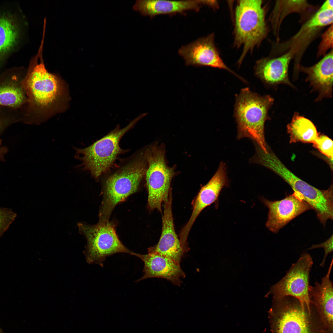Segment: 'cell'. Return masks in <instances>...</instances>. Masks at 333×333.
I'll use <instances>...</instances> for the list:
<instances>
[{
	"mask_svg": "<svg viewBox=\"0 0 333 333\" xmlns=\"http://www.w3.org/2000/svg\"><path fill=\"white\" fill-rule=\"evenodd\" d=\"M313 264L310 255L305 253L292 264L286 275L272 286L266 296L271 295L273 299L291 296L298 299L311 311L309 295L310 274Z\"/></svg>",
	"mask_w": 333,
	"mask_h": 333,
	"instance_id": "obj_9",
	"label": "cell"
},
{
	"mask_svg": "<svg viewBox=\"0 0 333 333\" xmlns=\"http://www.w3.org/2000/svg\"><path fill=\"white\" fill-rule=\"evenodd\" d=\"M148 163L145 175L148 191V206L151 210L162 212V205L168 197L171 179L174 174L173 168L166 164L165 151L161 146L154 145L144 153Z\"/></svg>",
	"mask_w": 333,
	"mask_h": 333,
	"instance_id": "obj_8",
	"label": "cell"
},
{
	"mask_svg": "<svg viewBox=\"0 0 333 333\" xmlns=\"http://www.w3.org/2000/svg\"><path fill=\"white\" fill-rule=\"evenodd\" d=\"M333 235H332L331 236L324 242L319 244L313 245L308 249V250H310L320 248L324 249V254L322 262L320 265L321 266H324L327 256L333 251Z\"/></svg>",
	"mask_w": 333,
	"mask_h": 333,
	"instance_id": "obj_26",
	"label": "cell"
},
{
	"mask_svg": "<svg viewBox=\"0 0 333 333\" xmlns=\"http://www.w3.org/2000/svg\"><path fill=\"white\" fill-rule=\"evenodd\" d=\"M228 183L226 164L221 162L214 175L202 187L195 200L190 218L180 233L179 240L182 245L187 244L189 232L199 214L204 208L217 200L222 189L228 185Z\"/></svg>",
	"mask_w": 333,
	"mask_h": 333,
	"instance_id": "obj_13",
	"label": "cell"
},
{
	"mask_svg": "<svg viewBox=\"0 0 333 333\" xmlns=\"http://www.w3.org/2000/svg\"><path fill=\"white\" fill-rule=\"evenodd\" d=\"M147 161L145 155H140L109 176L104 187V199L100 220H108L114 207L138 189L145 175Z\"/></svg>",
	"mask_w": 333,
	"mask_h": 333,
	"instance_id": "obj_4",
	"label": "cell"
},
{
	"mask_svg": "<svg viewBox=\"0 0 333 333\" xmlns=\"http://www.w3.org/2000/svg\"><path fill=\"white\" fill-rule=\"evenodd\" d=\"M0 333H4V332H3L2 331L0 327Z\"/></svg>",
	"mask_w": 333,
	"mask_h": 333,
	"instance_id": "obj_29",
	"label": "cell"
},
{
	"mask_svg": "<svg viewBox=\"0 0 333 333\" xmlns=\"http://www.w3.org/2000/svg\"><path fill=\"white\" fill-rule=\"evenodd\" d=\"M333 143L331 139L326 135H322L319 136L313 144L314 147L332 162Z\"/></svg>",
	"mask_w": 333,
	"mask_h": 333,
	"instance_id": "obj_23",
	"label": "cell"
},
{
	"mask_svg": "<svg viewBox=\"0 0 333 333\" xmlns=\"http://www.w3.org/2000/svg\"><path fill=\"white\" fill-rule=\"evenodd\" d=\"M19 35V27L9 15L0 14V62L17 43Z\"/></svg>",
	"mask_w": 333,
	"mask_h": 333,
	"instance_id": "obj_21",
	"label": "cell"
},
{
	"mask_svg": "<svg viewBox=\"0 0 333 333\" xmlns=\"http://www.w3.org/2000/svg\"><path fill=\"white\" fill-rule=\"evenodd\" d=\"M146 114L139 115L123 128L121 129L118 124L107 135L86 147L75 148V158L80 162V168L89 171L96 179L108 171L118 156L126 151L120 147L121 138Z\"/></svg>",
	"mask_w": 333,
	"mask_h": 333,
	"instance_id": "obj_2",
	"label": "cell"
},
{
	"mask_svg": "<svg viewBox=\"0 0 333 333\" xmlns=\"http://www.w3.org/2000/svg\"><path fill=\"white\" fill-rule=\"evenodd\" d=\"M26 100L22 84L17 81L11 80L0 84V105L18 107Z\"/></svg>",
	"mask_w": 333,
	"mask_h": 333,
	"instance_id": "obj_22",
	"label": "cell"
},
{
	"mask_svg": "<svg viewBox=\"0 0 333 333\" xmlns=\"http://www.w3.org/2000/svg\"><path fill=\"white\" fill-rule=\"evenodd\" d=\"M204 0L169 1L143 0L136 1L133 9L141 14L152 18L157 15L182 13L188 10L199 11Z\"/></svg>",
	"mask_w": 333,
	"mask_h": 333,
	"instance_id": "obj_19",
	"label": "cell"
},
{
	"mask_svg": "<svg viewBox=\"0 0 333 333\" xmlns=\"http://www.w3.org/2000/svg\"><path fill=\"white\" fill-rule=\"evenodd\" d=\"M274 99L261 96L248 88H242L236 96L234 115L237 129V138H249L265 153L268 151L265 137V121Z\"/></svg>",
	"mask_w": 333,
	"mask_h": 333,
	"instance_id": "obj_1",
	"label": "cell"
},
{
	"mask_svg": "<svg viewBox=\"0 0 333 333\" xmlns=\"http://www.w3.org/2000/svg\"><path fill=\"white\" fill-rule=\"evenodd\" d=\"M333 1L327 0L323 3L319 10H333Z\"/></svg>",
	"mask_w": 333,
	"mask_h": 333,
	"instance_id": "obj_27",
	"label": "cell"
},
{
	"mask_svg": "<svg viewBox=\"0 0 333 333\" xmlns=\"http://www.w3.org/2000/svg\"><path fill=\"white\" fill-rule=\"evenodd\" d=\"M311 311L297 298L273 299L269 316L272 333H316Z\"/></svg>",
	"mask_w": 333,
	"mask_h": 333,
	"instance_id": "obj_6",
	"label": "cell"
},
{
	"mask_svg": "<svg viewBox=\"0 0 333 333\" xmlns=\"http://www.w3.org/2000/svg\"><path fill=\"white\" fill-rule=\"evenodd\" d=\"M1 141H0V145L1 144Z\"/></svg>",
	"mask_w": 333,
	"mask_h": 333,
	"instance_id": "obj_30",
	"label": "cell"
},
{
	"mask_svg": "<svg viewBox=\"0 0 333 333\" xmlns=\"http://www.w3.org/2000/svg\"><path fill=\"white\" fill-rule=\"evenodd\" d=\"M261 0H240L235 16L234 45L242 47L239 65L247 53L258 46L266 37L268 28Z\"/></svg>",
	"mask_w": 333,
	"mask_h": 333,
	"instance_id": "obj_3",
	"label": "cell"
},
{
	"mask_svg": "<svg viewBox=\"0 0 333 333\" xmlns=\"http://www.w3.org/2000/svg\"><path fill=\"white\" fill-rule=\"evenodd\" d=\"M178 53L187 65L208 66L225 70L243 81L245 80L224 63L216 46L213 33L182 46Z\"/></svg>",
	"mask_w": 333,
	"mask_h": 333,
	"instance_id": "obj_12",
	"label": "cell"
},
{
	"mask_svg": "<svg viewBox=\"0 0 333 333\" xmlns=\"http://www.w3.org/2000/svg\"><path fill=\"white\" fill-rule=\"evenodd\" d=\"M131 255L139 257L144 263V275L137 282L156 278L166 279L173 284L180 286L182 283L181 279L185 277L180 264L168 257L154 253L142 254L133 252Z\"/></svg>",
	"mask_w": 333,
	"mask_h": 333,
	"instance_id": "obj_16",
	"label": "cell"
},
{
	"mask_svg": "<svg viewBox=\"0 0 333 333\" xmlns=\"http://www.w3.org/2000/svg\"><path fill=\"white\" fill-rule=\"evenodd\" d=\"M287 128L290 143L302 142L313 143L319 136L313 123L297 112L294 113Z\"/></svg>",
	"mask_w": 333,
	"mask_h": 333,
	"instance_id": "obj_20",
	"label": "cell"
},
{
	"mask_svg": "<svg viewBox=\"0 0 333 333\" xmlns=\"http://www.w3.org/2000/svg\"><path fill=\"white\" fill-rule=\"evenodd\" d=\"M17 214L11 210L0 208V238L14 220Z\"/></svg>",
	"mask_w": 333,
	"mask_h": 333,
	"instance_id": "obj_24",
	"label": "cell"
},
{
	"mask_svg": "<svg viewBox=\"0 0 333 333\" xmlns=\"http://www.w3.org/2000/svg\"><path fill=\"white\" fill-rule=\"evenodd\" d=\"M333 57L332 50L313 66L309 67L299 66V72H303L307 75L306 81L309 83L312 91L318 92V95L315 100L316 101L332 97Z\"/></svg>",
	"mask_w": 333,
	"mask_h": 333,
	"instance_id": "obj_17",
	"label": "cell"
},
{
	"mask_svg": "<svg viewBox=\"0 0 333 333\" xmlns=\"http://www.w3.org/2000/svg\"><path fill=\"white\" fill-rule=\"evenodd\" d=\"M261 200L269 209L266 226L275 233L297 216L312 209L301 195L295 192L280 200L271 201L264 197Z\"/></svg>",
	"mask_w": 333,
	"mask_h": 333,
	"instance_id": "obj_11",
	"label": "cell"
},
{
	"mask_svg": "<svg viewBox=\"0 0 333 333\" xmlns=\"http://www.w3.org/2000/svg\"><path fill=\"white\" fill-rule=\"evenodd\" d=\"M291 52L274 58H265L258 60L254 67L256 76L269 86L285 84L294 88L288 76V69L292 58Z\"/></svg>",
	"mask_w": 333,
	"mask_h": 333,
	"instance_id": "obj_18",
	"label": "cell"
},
{
	"mask_svg": "<svg viewBox=\"0 0 333 333\" xmlns=\"http://www.w3.org/2000/svg\"><path fill=\"white\" fill-rule=\"evenodd\" d=\"M332 258L326 275L321 282L310 286L309 295L311 304L317 310L321 323V333H333V283L330 275L333 265Z\"/></svg>",
	"mask_w": 333,
	"mask_h": 333,
	"instance_id": "obj_15",
	"label": "cell"
},
{
	"mask_svg": "<svg viewBox=\"0 0 333 333\" xmlns=\"http://www.w3.org/2000/svg\"><path fill=\"white\" fill-rule=\"evenodd\" d=\"M80 232L87 240L84 253L87 261L101 267L106 258L118 253H133L119 240L114 224L108 220H100L97 224L90 225L82 223L78 224Z\"/></svg>",
	"mask_w": 333,
	"mask_h": 333,
	"instance_id": "obj_7",
	"label": "cell"
},
{
	"mask_svg": "<svg viewBox=\"0 0 333 333\" xmlns=\"http://www.w3.org/2000/svg\"><path fill=\"white\" fill-rule=\"evenodd\" d=\"M274 171L289 184L294 192L301 195L314 210L318 218L324 227L328 220H333L332 186L327 190L318 189L297 177L282 163L278 164Z\"/></svg>",
	"mask_w": 333,
	"mask_h": 333,
	"instance_id": "obj_10",
	"label": "cell"
},
{
	"mask_svg": "<svg viewBox=\"0 0 333 333\" xmlns=\"http://www.w3.org/2000/svg\"><path fill=\"white\" fill-rule=\"evenodd\" d=\"M333 46V25L323 34L322 40L319 47L318 55H323L327 51Z\"/></svg>",
	"mask_w": 333,
	"mask_h": 333,
	"instance_id": "obj_25",
	"label": "cell"
},
{
	"mask_svg": "<svg viewBox=\"0 0 333 333\" xmlns=\"http://www.w3.org/2000/svg\"><path fill=\"white\" fill-rule=\"evenodd\" d=\"M2 123L0 122V131L1 130V129L2 128Z\"/></svg>",
	"mask_w": 333,
	"mask_h": 333,
	"instance_id": "obj_28",
	"label": "cell"
},
{
	"mask_svg": "<svg viewBox=\"0 0 333 333\" xmlns=\"http://www.w3.org/2000/svg\"><path fill=\"white\" fill-rule=\"evenodd\" d=\"M43 46L40 45L38 52L32 59L28 73L22 82L23 87L27 92L30 104L39 111H46L52 108L61 99L62 85L54 75L46 69L41 55Z\"/></svg>",
	"mask_w": 333,
	"mask_h": 333,
	"instance_id": "obj_5",
	"label": "cell"
},
{
	"mask_svg": "<svg viewBox=\"0 0 333 333\" xmlns=\"http://www.w3.org/2000/svg\"><path fill=\"white\" fill-rule=\"evenodd\" d=\"M172 195L171 191L164 202L161 236L158 243L148 249V253L158 254L180 264L186 253L175 231L172 210Z\"/></svg>",
	"mask_w": 333,
	"mask_h": 333,
	"instance_id": "obj_14",
	"label": "cell"
}]
</instances>
